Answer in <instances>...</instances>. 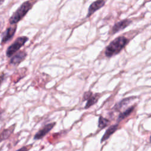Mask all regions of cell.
Here are the masks:
<instances>
[{
  "mask_svg": "<svg viewBox=\"0 0 151 151\" xmlns=\"http://www.w3.org/2000/svg\"><path fill=\"white\" fill-rule=\"evenodd\" d=\"M129 40L123 36L118 37L113 40L106 48L104 54L107 57H111L119 54L127 44Z\"/></svg>",
  "mask_w": 151,
  "mask_h": 151,
  "instance_id": "6da1fadb",
  "label": "cell"
},
{
  "mask_svg": "<svg viewBox=\"0 0 151 151\" xmlns=\"http://www.w3.org/2000/svg\"><path fill=\"white\" fill-rule=\"evenodd\" d=\"M32 3L29 1H25L23 2L21 6L14 12L12 16L9 19V22L11 25H16L17 22L21 21L27 13L32 7Z\"/></svg>",
  "mask_w": 151,
  "mask_h": 151,
  "instance_id": "7a4b0ae2",
  "label": "cell"
},
{
  "mask_svg": "<svg viewBox=\"0 0 151 151\" xmlns=\"http://www.w3.org/2000/svg\"><path fill=\"white\" fill-rule=\"evenodd\" d=\"M28 40V38L25 36H21L18 37L15 41L9 45L6 51V55L8 57H11L12 55L16 53L21 47H22L25 42Z\"/></svg>",
  "mask_w": 151,
  "mask_h": 151,
  "instance_id": "3957f363",
  "label": "cell"
},
{
  "mask_svg": "<svg viewBox=\"0 0 151 151\" xmlns=\"http://www.w3.org/2000/svg\"><path fill=\"white\" fill-rule=\"evenodd\" d=\"M55 125V122H52L45 125L42 129L38 131L34 135V139L35 140H40L43 138Z\"/></svg>",
  "mask_w": 151,
  "mask_h": 151,
  "instance_id": "277c9868",
  "label": "cell"
},
{
  "mask_svg": "<svg viewBox=\"0 0 151 151\" xmlns=\"http://www.w3.org/2000/svg\"><path fill=\"white\" fill-rule=\"evenodd\" d=\"M17 25H13L12 26H11L6 28V29L4 32L2 36V38L1 41L2 44L6 43L7 41L11 40L13 38L17 31Z\"/></svg>",
  "mask_w": 151,
  "mask_h": 151,
  "instance_id": "5b68a950",
  "label": "cell"
},
{
  "mask_svg": "<svg viewBox=\"0 0 151 151\" xmlns=\"http://www.w3.org/2000/svg\"><path fill=\"white\" fill-rule=\"evenodd\" d=\"M131 22H132L131 20H130L129 19H126L122 20V21L116 23L112 28L111 33L113 34L114 33L119 32V31L123 30L126 27H128L130 24Z\"/></svg>",
  "mask_w": 151,
  "mask_h": 151,
  "instance_id": "8992f818",
  "label": "cell"
},
{
  "mask_svg": "<svg viewBox=\"0 0 151 151\" xmlns=\"http://www.w3.org/2000/svg\"><path fill=\"white\" fill-rule=\"evenodd\" d=\"M27 55V54L25 51H19L11 57L9 63L13 65H18L25 59Z\"/></svg>",
  "mask_w": 151,
  "mask_h": 151,
  "instance_id": "52a82bcc",
  "label": "cell"
},
{
  "mask_svg": "<svg viewBox=\"0 0 151 151\" xmlns=\"http://www.w3.org/2000/svg\"><path fill=\"white\" fill-rule=\"evenodd\" d=\"M105 1H101V0H99V1H96L93 2V3H91L88 8V13L87 15V17H89L90 16H91L94 12H96V11H97L98 9H99L100 8H101L102 6H104V4H105Z\"/></svg>",
  "mask_w": 151,
  "mask_h": 151,
  "instance_id": "ba28073f",
  "label": "cell"
},
{
  "mask_svg": "<svg viewBox=\"0 0 151 151\" xmlns=\"http://www.w3.org/2000/svg\"><path fill=\"white\" fill-rule=\"evenodd\" d=\"M16 124H12L10 127H8L7 129H4L1 133H0V142H2V141L6 140L9 137V136L12 134V133L14 131L15 127Z\"/></svg>",
  "mask_w": 151,
  "mask_h": 151,
  "instance_id": "9c48e42d",
  "label": "cell"
},
{
  "mask_svg": "<svg viewBox=\"0 0 151 151\" xmlns=\"http://www.w3.org/2000/svg\"><path fill=\"white\" fill-rule=\"evenodd\" d=\"M118 128V124H114L112 125L111 126H110L106 131V132L104 133V134H103L102 138L101 139V142H103L104 141H105L106 140H107L112 134H113L116 130Z\"/></svg>",
  "mask_w": 151,
  "mask_h": 151,
  "instance_id": "30bf717a",
  "label": "cell"
},
{
  "mask_svg": "<svg viewBox=\"0 0 151 151\" xmlns=\"http://www.w3.org/2000/svg\"><path fill=\"white\" fill-rule=\"evenodd\" d=\"M101 94H99V93H96V94H92L90 97L87 100V102L84 107V108L86 109H88L90 107H91V106L94 105L99 100V97H100Z\"/></svg>",
  "mask_w": 151,
  "mask_h": 151,
  "instance_id": "8fae6325",
  "label": "cell"
},
{
  "mask_svg": "<svg viewBox=\"0 0 151 151\" xmlns=\"http://www.w3.org/2000/svg\"><path fill=\"white\" fill-rule=\"evenodd\" d=\"M135 97H128V98H126V99H124L123 100H122L120 102H119V103H117L116 105L114 106V109L116 110V111H119L120 109H122L123 106H127L128 105V104L132 101L133 99H134Z\"/></svg>",
  "mask_w": 151,
  "mask_h": 151,
  "instance_id": "7c38bea8",
  "label": "cell"
},
{
  "mask_svg": "<svg viewBox=\"0 0 151 151\" xmlns=\"http://www.w3.org/2000/svg\"><path fill=\"white\" fill-rule=\"evenodd\" d=\"M135 106H132L128 108L127 109H126L125 111H124L123 112L121 113L119 116H118V119H117V121L120 122L122 121V120H123L124 119H125L126 117H127L128 116H129L134 110Z\"/></svg>",
  "mask_w": 151,
  "mask_h": 151,
  "instance_id": "4fadbf2b",
  "label": "cell"
},
{
  "mask_svg": "<svg viewBox=\"0 0 151 151\" xmlns=\"http://www.w3.org/2000/svg\"><path fill=\"white\" fill-rule=\"evenodd\" d=\"M110 123V121L104 118L103 116H100L99 119V127L100 129H103L105 127H106Z\"/></svg>",
  "mask_w": 151,
  "mask_h": 151,
  "instance_id": "5bb4252c",
  "label": "cell"
},
{
  "mask_svg": "<svg viewBox=\"0 0 151 151\" xmlns=\"http://www.w3.org/2000/svg\"><path fill=\"white\" fill-rule=\"evenodd\" d=\"M32 146V145H27V146H22V147H21L20 149H19L18 150H17V151H28L31 147Z\"/></svg>",
  "mask_w": 151,
  "mask_h": 151,
  "instance_id": "9a60e30c",
  "label": "cell"
},
{
  "mask_svg": "<svg viewBox=\"0 0 151 151\" xmlns=\"http://www.w3.org/2000/svg\"><path fill=\"white\" fill-rule=\"evenodd\" d=\"M5 74H2V75L0 76V86L1 85V84L3 83V81H4L5 79Z\"/></svg>",
  "mask_w": 151,
  "mask_h": 151,
  "instance_id": "2e32d148",
  "label": "cell"
},
{
  "mask_svg": "<svg viewBox=\"0 0 151 151\" xmlns=\"http://www.w3.org/2000/svg\"><path fill=\"white\" fill-rule=\"evenodd\" d=\"M2 111H0V120H1V118H2Z\"/></svg>",
  "mask_w": 151,
  "mask_h": 151,
  "instance_id": "e0dca14e",
  "label": "cell"
},
{
  "mask_svg": "<svg viewBox=\"0 0 151 151\" xmlns=\"http://www.w3.org/2000/svg\"><path fill=\"white\" fill-rule=\"evenodd\" d=\"M150 140H151V136H150Z\"/></svg>",
  "mask_w": 151,
  "mask_h": 151,
  "instance_id": "ac0fdd59",
  "label": "cell"
}]
</instances>
